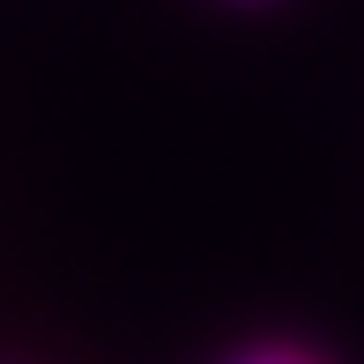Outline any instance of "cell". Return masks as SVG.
Masks as SVG:
<instances>
[{
  "mask_svg": "<svg viewBox=\"0 0 364 364\" xmlns=\"http://www.w3.org/2000/svg\"><path fill=\"white\" fill-rule=\"evenodd\" d=\"M208 364H342V350H335V342H320V335L268 327V335H238V342H223Z\"/></svg>",
  "mask_w": 364,
  "mask_h": 364,
  "instance_id": "6da1fadb",
  "label": "cell"
},
{
  "mask_svg": "<svg viewBox=\"0 0 364 364\" xmlns=\"http://www.w3.org/2000/svg\"><path fill=\"white\" fill-rule=\"evenodd\" d=\"M0 364H23V357H0Z\"/></svg>",
  "mask_w": 364,
  "mask_h": 364,
  "instance_id": "3957f363",
  "label": "cell"
},
{
  "mask_svg": "<svg viewBox=\"0 0 364 364\" xmlns=\"http://www.w3.org/2000/svg\"><path fill=\"white\" fill-rule=\"evenodd\" d=\"M230 8H268V0H230Z\"/></svg>",
  "mask_w": 364,
  "mask_h": 364,
  "instance_id": "7a4b0ae2",
  "label": "cell"
}]
</instances>
